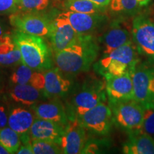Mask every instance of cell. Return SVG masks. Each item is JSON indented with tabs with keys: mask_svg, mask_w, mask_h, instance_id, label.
<instances>
[{
	"mask_svg": "<svg viewBox=\"0 0 154 154\" xmlns=\"http://www.w3.org/2000/svg\"><path fill=\"white\" fill-rule=\"evenodd\" d=\"M140 54L134 41L121 46L109 53L102 56L94 63V71L102 76L107 75L124 74L131 72L140 61Z\"/></svg>",
	"mask_w": 154,
	"mask_h": 154,
	"instance_id": "obj_4",
	"label": "cell"
},
{
	"mask_svg": "<svg viewBox=\"0 0 154 154\" xmlns=\"http://www.w3.org/2000/svg\"><path fill=\"white\" fill-rule=\"evenodd\" d=\"M108 102H119L134 100V86L131 72L114 76L107 75L103 77Z\"/></svg>",
	"mask_w": 154,
	"mask_h": 154,
	"instance_id": "obj_12",
	"label": "cell"
},
{
	"mask_svg": "<svg viewBox=\"0 0 154 154\" xmlns=\"http://www.w3.org/2000/svg\"><path fill=\"white\" fill-rule=\"evenodd\" d=\"M100 46L94 34H79L64 49L54 53V61L67 76L88 72L99 54Z\"/></svg>",
	"mask_w": 154,
	"mask_h": 154,
	"instance_id": "obj_1",
	"label": "cell"
},
{
	"mask_svg": "<svg viewBox=\"0 0 154 154\" xmlns=\"http://www.w3.org/2000/svg\"><path fill=\"white\" fill-rule=\"evenodd\" d=\"M22 144L21 136L9 126L0 128V145L5 147L9 154L16 153Z\"/></svg>",
	"mask_w": 154,
	"mask_h": 154,
	"instance_id": "obj_25",
	"label": "cell"
},
{
	"mask_svg": "<svg viewBox=\"0 0 154 154\" xmlns=\"http://www.w3.org/2000/svg\"><path fill=\"white\" fill-rule=\"evenodd\" d=\"M9 22L15 29L32 35L50 37L52 19L39 12L18 11L9 16Z\"/></svg>",
	"mask_w": 154,
	"mask_h": 154,
	"instance_id": "obj_7",
	"label": "cell"
},
{
	"mask_svg": "<svg viewBox=\"0 0 154 154\" xmlns=\"http://www.w3.org/2000/svg\"><path fill=\"white\" fill-rule=\"evenodd\" d=\"M88 138L86 130L77 120L69 121L61 141L63 153L66 154L82 153Z\"/></svg>",
	"mask_w": 154,
	"mask_h": 154,
	"instance_id": "obj_15",
	"label": "cell"
},
{
	"mask_svg": "<svg viewBox=\"0 0 154 154\" xmlns=\"http://www.w3.org/2000/svg\"><path fill=\"white\" fill-rule=\"evenodd\" d=\"M17 154H34L33 149L32 146V140L26 142V143H22L21 144L20 147L17 151Z\"/></svg>",
	"mask_w": 154,
	"mask_h": 154,
	"instance_id": "obj_31",
	"label": "cell"
},
{
	"mask_svg": "<svg viewBox=\"0 0 154 154\" xmlns=\"http://www.w3.org/2000/svg\"><path fill=\"white\" fill-rule=\"evenodd\" d=\"M109 103L113 124L128 134L141 131L144 119L143 107L135 100Z\"/></svg>",
	"mask_w": 154,
	"mask_h": 154,
	"instance_id": "obj_6",
	"label": "cell"
},
{
	"mask_svg": "<svg viewBox=\"0 0 154 154\" xmlns=\"http://www.w3.org/2000/svg\"><path fill=\"white\" fill-rule=\"evenodd\" d=\"M141 131L146 134L154 136V109L144 110V119Z\"/></svg>",
	"mask_w": 154,
	"mask_h": 154,
	"instance_id": "obj_28",
	"label": "cell"
},
{
	"mask_svg": "<svg viewBox=\"0 0 154 154\" xmlns=\"http://www.w3.org/2000/svg\"><path fill=\"white\" fill-rule=\"evenodd\" d=\"M22 62L20 50L11 34L5 33L0 38V66L14 67Z\"/></svg>",
	"mask_w": 154,
	"mask_h": 154,
	"instance_id": "obj_22",
	"label": "cell"
},
{
	"mask_svg": "<svg viewBox=\"0 0 154 154\" xmlns=\"http://www.w3.org/2000/svg\"><path fill=\"white\" fill-rule=\"evenodd\" d=\"M97 39L102 56L109 54L117 48L133 42L132 23L131 25L125 18L114 19Z\"/></svg>",
	"mask_w": 154,
	"mask_h": 154,
	"instance_id": "obj_9",
	"label": "cell"
},
{
	"mask_svg": "<svg viewBox=\"0 0 154 154\" xmlns=\"http://www.w3.org/2000/svg\"><path fill=\"white\" fill-rule=\"evenodd\" d=\"M20 0H0V15L11 14L19 11Z\"/></svg>",
	"mask_w": 154,
	"mask_h": 154,
	"instance_id": "obj_29",
	"label": "cell"
},
{
	"mask_svg": "<svg viewBox=\"0 0 154 154\" xmlns=\"http://www.w3.org/2000/svg\"><path fill=\"white\" fill-rule=\"evenodd\" d=\"M90 1L103 7H107L111 3V0H90Z\"/></svg>",
	"mask_w": 154,
	"mask_h": 154,
	"instance_id": "obj_32",
	"label": "cell"
},
{
	"mask_svg": "<svg viewBox=\"0 0 154 154\" xmlns=\"http://www.w3.org/2000/svg\"><path fill=\"white\" fill-rule=\"evenodd\" d=\"M11 34L20 50L23 63L34 70L41 72L52 68V51L43 37L17 29Z\"/></svg>",
	"mask_w": 154,
	"mask_h": 154,
	"instance_id": "obj_3",
	"label": "cell"
},
{
	"mask_svg": "<svg viewBox=\"0 0 154 154\" xmlns=\"http://www.w3.org/2000/svg\"><path fill=\"white\" fill-rule=\"evenodd\" d=\"M70 23L79 34H94L107 24L109 17L105 14H86L66 11L60 13Z\"/></svg>",
	"mask_w": 154,
	"mask_h": 154,
	"instance_id": "obj_13",
	"label": "cell"
},
{
	"mask_svg": "<svg viewBox=\"0 0 154 154\" xmlns=\"http://www.w3.org/2000/svg\"><path fill=\"white\" fill-rule=\"evenodd\" d=\"M32 146L34 154H60L63 153L61 146L55 142L49 140H33Z\"/></svg>",
	"mask_w": 154,
	"mask_h": 154,
	"instance_id": "obj_26",
	"label": "cell"
},
{
	"mask_svg": "<svg viewBox=\"0 0 154 154\" xmlns=\"http://www.w3.org/2000/svg\"><path fill=\"white\" fill-rule=\"evenodd\" d=\"M5 34V29H4V27H3L2 24V23L0 22V38H1Z\"/></svg>",
	"mask_w": 154,
	"mask_h": 154,
	"instance_id": "obj_35",
	"label": "cell"
},
{
	"mask_svg": "<svg viewBox=\"0 0 154 154\" xmlns=\"http://www.w3.org/2000/svg\"><path fill=\"white\" fill-rule=\"evenodd\" d=\"M131 74L134 100L144 109H154V63L140 61Z\"/></svg>",
	"mask_w": 154,
	"mask_h": 154,
	"instance_id": "obj_5",
	"label": "cell"
},
{
	"mask_svg": "<svg viewBox=\"0 0 154 154\" xmlns=\"http://www.w3.org/2000/svg\"><path fill=\"white\" fill-rule=\"evenodd\" d=\"M76 120L86 131L98 136L109 134L113 124L112 111L106 102L99 103Z\"/></svg>",
	"mask_w": 154,
	"mask_h": 154,
	"instance_id": "obj_10",
	"label": "cell"
},
{
	"mask_svg": "<svg viewBox=\"0 0 154 154\" xmlns=\"http://www.w3.org/2000/svg\"><path fill=\"white\" fill-rule=\"evenodd\" d=\"M40 101L30 108L34 111L36 118L45 119L66 126L69 123L66 107L59 99Z\"/></svg>",
	"mask_w": 154,
	"mask_h": 154,
	"instance_id": "obj_18",
	"label": "cell"
},
{
	"mask_svg": "<svg viewBox=\"0 0 154 154\" xmlns=\"http://www.w3.org/2000/svg\"><path fill=\"white\" fill-rule=\"evenodd\" d=\"M9 111V103L5 100L0 101V128L8 126Z\"/></svg>",
	"mask_w": 154,
	"mask_h": 154,
	"instance_id": "obj_30",
	"label": "cell"
},
{
	"mask_svg": "<svg viewBox=\"0 0 154 154\" xmlns=\"http://www.w3.org/2000/svg\"><path fill=\"white\" fill-rule=\"evenodd\" d=\"M63 6L66 11L86 14H105L106 7H101L90 0H64Z\"/></svg>",
	"mask_w": 154,
	"mask_h": 154,
	"instance_id": "obj_24",
	"label": "cell"
},
{
	"mask_svg": "<svg viewBox=\"0 0 154 154\" xmlns=\"http://www.w3.org/2000/svg\"><path fill=\"white\" fill-rule=\"evenodd\" d=\"M0 154H9V152L5 147L0 145Z\"/></svg>",
	"mask_w": 154,
	"mask_h": 154,
	"instance_id": "obj_33",
	"label": "cell"
},
{
	"mask_svg": "<svg viewBox=\"0 0 154 154\" xmlns=\"http://www.w3.org/2000/svg\"><path fill=\"white\" fill-rule=\"evenodd\" d=\"M5 95V101L17 106L31 108L36 103L46 99L43 91L30 84H15Z\"/></svg>",
	"mask_w": 154,
	"mask_h": 154,
	"instance_id": "obj_16",
	"label": "cell"
},
{
	"mask_svg": "<svg viewBox=\"0 0 154 154\" xmlns=\"http://www.w3.org/2000/svg\"><path fill=\"white\" fill-rule=\"evenodd\" d=\"M107 101L105 80L96 77L87 78L66 101L69 120H76L86 111Z\"/></svg>",
	"mask_w": 154,
	"mask_h": 154,
	"instance_id": "obj_2",
	"label": "cell"
},
{
	"mask_svg": "<svg viewBox=\"0 0 154 154\" xmlns=\"http://www.w3.org/2000/svg\"><path fill=\"white\" fill-rule=\"evenodd\" d=\"M43 73L45 78L43 93L46 99L64 98L72 93L74 83L59 68L47 69Z\"/></svg>",
	"mask_w": 154,
	"mask_h": 154,
	"instance_id": "obj_11",
	"label": "cell"
},
{
	"mask_svg": "<svg viewBox=\"0 0 154 154\" xmlns=\"http://www.w3.org/2000/svg\"><path fill=\"white\" fill-rule=\"evenodd\" d=\"M36 116L30 108L15 106L10 109L8 126L21 136L29 134Z\"/></svg>",
	"mask_w": 154,
	"mask_h": 154,
	"instance_id": "obj_20",
	"label": "cell"
},
{
	"mask_svg": "<svg viewBox=\"0 0 154 154\" xmlns=\"http://www.w3.org/2000/svg\"><path fill=\"white\" fill-rule=\"evenodd\" d=\"M4 87V81L2 78V75L1 71H0V92L2 91V90L3 89Z\"/></svg>",
	"mask_w": 154,
	"mask_h": 154,
	"instance_id": "obj_34",
	"label": "cell"
},
{
	"mask_svg": "<svg viewBox=\"0 0 154 154\" xmlns=\"http://www.w3.org/2000/svg\"><path fill=\"white\" fill-rule=\"evenodd\" d=\"M123 153L154 154V138L142 131L129 134L128 140L123 146Z\"/></svg>",
	"mask_w": 154,
	"mask_h": 154,
	"instance_id": "obj_21",
	"label": "cell"
},
{
	"mask_svg": "<svg viewBox=\"0 0 154 154\" xmlns=\"http://www.w3.org/2000/svg\"><path fill=\"white\" fill-rule=\"evenodd\" d=\"M79 34L72 27L66 19L59 14L52 19L51 32L50 35L51 49L53 52H58L70 45Z\"/></svg>",
	"mask_w": 154,
	"mask_h": 154,
	"instance_id": "obj_14",
	"label": "cell"
},
{
	"mask_svg": "<svg viewBox=\"0 0 154 154\" xmlns=\"http://www.w3.org/2000/svg\"><path fill=\"white\" fill-rule=\"evenodd\" d=\"M13 68L9 78L11 85L30 84L40 91H44L45 78L43 72L34 70L23 62Z\"/></svg>",
	"mask_w": 154,
	"mask_h": 154,
	"instance_id": "obj_19",
	"label": "cell"
},
{
	"mask_svg": "<svg viewBox=\"0 0 154 154\" xmlns=\"http://www.w3.org/2000/svg\"><path fill=\"white\" fill-rule=\"evenodd\" d=\"M65 129L66 126L59 123L36 118L28 134L31 140H49L60 145Z\"/></svg>",
	"mask_w": 154,
	"mask_h": 154,
	"instance_id": "obj_17",
	"label": "cell"
},
{
	"mask_svg": "<svg viewBox=\"0 0 154 154\" xmlns=\"http://www.w3.org/2000/svg\"><path fill=\"white\" fill-rule=\"evenodd\" d=\"M49 5V0H20L19 11L40 12L45 10Z\"/></svg>",
	"mask_w": 154,
	"mask_h": 154,
	"instance_id": "obj_27",
	"label": "cell"
},
{
	"mask_svg": "<svg viewBox=\"0 0 154 154\" xmlns=\"http://www.w3.org/2000/svg\"><path fill=\"white\" fill-rule=\"evenodd\" d=\"M133 41L138 53L154 63V21L145 13H140L132 20Z\"/></svg>",
	"mask_w": 154,
	"mask_h": 154,
	"instance_id": "obj_8",
	"label": "cell"
},
{
	"mask_svg": "<svg viewBox=\"0 0 154 154\" xmlns=\"http://www.w3.org/2000/svg\"><path fill=\"white\" fill-rule=\"evenodd\" d=\"M150 0H111L110 8L118 18L128 19L143 13Z\"/></svg>",
	"mask_w": 154,
	"mask_h": 154,
	"instance_id": "obj_23",
	"label": "cell"
}]
</instances>
